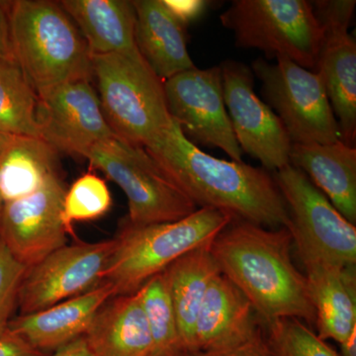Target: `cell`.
I'll list each match as a JSON object with an SVG mask.
<instances>
[{"instance_id": "6da1fadb", "label": "cell", "mask_w": 356, "mask_h": 356, "mask_svg": "<svg viewBox=\"0 0 356 356\" xmlns=\"http://www.w3.org/2000/svg\"><path fill=\"white\" fill-rule=\"evenodd\" d=\"M145 149L198 208L264 228H289L286 203L264 168L210 156L192 144L175 120Z\"/></svg>"}, {"instance_id": "7a4b0ae2", "label": "cell", "mask_w": 356, "mask_h": 356, "mask_svg": "<svg viewBox=\"0 0 356 356\" xmlns=\"http://www.w3.org/2000/svg\"><path fill=\"white\" fill-rule=\"evenodd\" d=\"M289 229H268L235 220L210 243L220 273L252 304L261 325L278 318L316 325L305 274L292 259Z\"/></svg>"}, {"instance_id": "3957f363", "label": "cell", "mask_w": 356, "mask_h": 356, "mask_svg": "<svg viewBox=\"0 0 356 356\" xmlns=\"http://www.w3.org/2000/svg\"><path fill=\"white\" fill-rule=\"evenodd\" d=\"M7 13L14 60L37 93L90 81V51L60 2L18 0L9 4Z\"/></svg>"}, {"instance_id": "277c9868", "label": "cell", "mask_w": 356, "mask_h": 356, "mask_svg": "<svg viewBox=\"0 0 356 356\" xmlns=\"http://www.w3.org/2000/svg\"><path fill=\"white\" fill-rule=\"evenodd\" d=\"M234 218L212 208H199L175 222L137 226L124 220L102 276L114 296L134 294L180 257L210 245Z\"/></svg>"}, {"instance_id": "5b68a950", "label": "cell", "mask_w": 356, "mask_h": 356, "mask_svg": "<svg viewBox=\"0 0 356 356\" xmlns=\"http://www.w3.org/2000/svg\"><path fill=\"white\" fill-rule=\"evenodd\" d=\"M100 104L117 137L146 147L172 123L159 79L142 56H91Z\"/></svg>"}, {"instance_id": "8992f818", "label": "cell", "mask_w": 356, "mask_h": 356, "mask_svg": "<svg viewBox=\"0 0 356 356\" xmlns=\"http://www.w3.org/2000/svg\"><path fill=\"white\" fill-rule=\"evenodd\" d=\"M236 46L257 49L268 58L283 56L316 72L322 26L307 0H235L220 16Z\"/></svg>"}, {"instance_id": "52a82bcc", "label": "cell", "mask_w": 356, "mask_h": 356, "mask_svg": "<svg viewBox=\"0 0 356 356\" xmlns=\"http://www.w3.org/2000/svg\"><path fill=\"white\" fill-rule=\"evenodd\" d=\"M86 159L125 193L132 225L175 222L199 209L142 147L116 135L93 147Z\"/></svg>"}, {"instance_id": "ba28073f", "label": "cell", "mask_w": 356, "mask_h": 356, "mask_svg": "<svg viewBox=\"0 0 356 356\" xmlns=\"http://www.w3.org/2000/svg\"><path fill=\"white\" fill-rule=\"evenodd\" d=\"M275 60L271 64L257 58L250 69L261 81V95L282 122L292 144L341 140V129L321 74L283 56Z\"/></svg>"}, {"instance_id": "9c48e42d", "label": "cell", "mask_w": 356, "mask_h": 356, "mask_svg": "<svg viewBox=\"0 0 356 356\" xmlns=\"http://www.w3.org/2000/svg\"><path fill=\"white\" fill-rule=\"evenodd\" d=\"M289 212L293 240L305 243L327 261L356 264V228L308 177L292 165L273 175Z\"/></svg>"}, {"instance_id": "30bf717a", "label": "cell", "mask_w": 356, "mask_h": 356, "mask_svg": "<svg viewBox=\"0 0 356 356\" xmlns=\"http://www.w3.org/2000/svg\"><path fill=\"white\" fill-rule=\"evenodd\" d=\"M165 93L170 117L192 144L218 147L232 161H243L225 104L220 65L175 74L165 81Z\"/></svg>"}, {"instance_id": "8fae6325", "label": "cell", "mask_w": 356, "mask_h": 356, "mask_svg": "<svg viewBox=\"0 0 356 356\" xmlns=\"http://www.w3.org/2000/svg\"><path fill=\"white\" fill-rule=\"evenodd\" d=\"M114 248V238L67 243L26 268L18 290L19 315L36 313L97 287Z\"/></svg>"}, {"instance_id": "7c38bea8", "label": "cell", "mask_w": 356, "mask_h": 356, "mask_svg": "<svg viewBox=\"0 0 356 356\" xmlns=\"http://www.w3.org/2000/svg\"><path fill=\"white\" fill-rule=\"evenodd\" d=\"M220 67L225 104L243 153L273 172L290 165L291 140L277 115L255 95L252 69L234 60H224Z\"/></svg>"}, {"instance_id": "4fadbf2b", "label": "cell", "mask_w": 356, "mask_h": 356, "mask_svg": "<svg viewBox=\"0 0 356 356\" xmlns=\"http://www.w3.org/2000/svg\"><path fill=\"white\" fill-rule=\"evenodd\" d=\"M355 0L312 2L324 31L317 70L324 81L344 144L355 147L356 138V44L348 33Z\"/></svg>"}, {"instance_id": "5bb4252c", "label": "cell", "mask_w": 356, "mask_h": 356, "mask_svg": "<svg viewBox=\"0 0 356 356\" xmlns=\"http://www.w3.org/2000/svg\"><path fill=\"white\" fill-rule=\"evenodd\" d=\"M67 189L58 173L34 193L2 205L0 241L26 268L67 245L69 234L63 222Z\"/></svg>"}, {"instance_id": "9a60e30c", "label": "cell", "mask_w": 356, "mask_h": 356, "mask_svg": "<svg viewBox=\"0 0 356 356\" xmlns=\"http://www.w3.org/2000/svg\"><path fill=\"white\" fill-rule=\"evenodd\" d=\"M37 95L40 138L58 153L86 158L93 147L115 135L90 81H70Z\"/></svg>"}, {"instance_id": "2e32d148", "label": "cell", "mask_w": 356, "mask_h": 356, "mask_svg": "<svg viewBox=\"0 0 356 356\" xmlns=\"http://www.w3.org/2000/svg\"><path fill=\"white\" fill-rule=\"evenodd\" d=\"M293 247L305 267L318 336L343 343L356 329L355 266L327 261L301 241L293 240Z\"/></svg>"}, {"instance_id": "e0dca14e", "label": "cell", "mask_w": 356, "mask_h": 356, "mask_svg": "<svg viewBox=\"0 0 356 356\" xmlns=\"http://www.w3.org/2000/svg\"><path fill=\"white\" fill-rule=\"evenodd\" d=\"M112 297V287L100 283L90 291L44 310L15 316L7 332L21 337L35 350L51 355L83 337L95 314Z\"/></svg>"}, {"instance_id": "ac0fdd59", "label": "cell", "mask_w": 356, "mask_h": 356, "mask_svg": "<svg viewBox=\"0 0 356 356\" xmlns=\"http://www.w3.org/2000/svg\"><path fill=\"white\" fill-rule=\"evenodd\" d=\"M262 332L252 304L222 274L213 280L196 322V351L224 350Z\"/></svg>"}, {"instance_id": "d6986e66", "label": "cell", "mask_w": 356, "mask_h": 356, "mask_svg": "<svg viewBox=\"0 0 356 356\" xmlns=\"http://www.w3.org/2000/svg\"><path fill=\"white\" fill-rule=\"evenodd\" d=\"M135 41L140 56L163 81L193 69L187 50L186 24L163 0H136Z\"/></svg>"}, {"instance_id": "ffe728a7", "label": "cell", "mask_w": 356, "mask_h": 356, "mask_svg": "<svg viewBox=\"0 0 356 356\" xmlns=\"http://www.w3.org/2000/svg\"><path fill=\"white\" fill-rule=\"evenodd\" d=\"M83 337L93 356H154L138 291L105 302Z\"/></svg>"}, {"instance_id": "44dd1931", "label": "cell", "mask_w": 356, "mask_h": 356, "mask_svg": "<svg viewBox=\"0 0 356 356\" xmlns=\"http://www.w3.org/2000/svg\"><path fill=\"white\" fill-rule=\"evenodd\" d=\"M290 165L302 170L351 224L356 222V149L332 144H292Z\"/></svg>"}, {"instance_id": "7402d4cb", "label": "cell", "mask_w": 356, "mask_h": 356, "mask_svg": "<svg viewBox=\"0 0 356 356\" xmlns=\"http://www.w3.org/2000/svg\"><path fill=\"white\" fill-rule=\"evenodd\" d=\"M91 56H140L135 41L136 10L129 0H63Z\"/></svg>"}, {"instance_id": "603a6c76", "label": "cell", "mask_w": 356, "mask_h": 356, "mask_svg": "<svg viewBox=\"0 0 356 356\" xmlns=\"http://www.w3.org/2000/svg\"><path fill=\"white\" fill-rule=\"evenodd\" d=\"M210 245L195 248L172 262L163 271L173 309L184 355L196 353V322L213 280L221 274Z\"/></svg>"}, {"instance_id": "cb8c5ba5", "label": "cell", "mask_w": 356, "mask_h": 356, "mask_svg": "<svg viewBox=\"0 0 356 356\" xmlns=\"http://www.w3.org/2000/svg\"><path fill=\"white\" fill-rule=\"evenodd\" d=\"M58 152L41 138L13 136L0 154V205L38 191L58 175Z\"/></svg>"}, {"instance_id": "d4e9b609", "label": "cell", "mask_w": 356, "mask_h": 356, "mask_svg": "<svg viewBox=\"0 0 356 356\" xmlns=\"http://www.w3.org/2000/svg\"><path fill=\"white\" fill-rule=\"evenodd\" d=\"M38 95L13 58H0V131L40 138Z\"/></svg>"}, {"instance_id": "484cf974", "label": "cell", "mask_w": 356, "mask_h": 356, "mask_svg": "<svg viewBox=\"0 0 356 356\" xmlns=\"http://www.w3.org/2000/svg\"><path fill=\"white\" fill-rule=\"evenodd\" d=\"M153 339L154 356H184L177 316L163 273L138 290Z\"/></svg>"}, {"instance_id": "4316f807", "label": "cell", "mask_w": 356, "mask_h": 356, "mask_svg": "<svg viewBox=\"0 0 356 356\" xmlns=\"http://www.w3.org/2000/svg\"><path fill=\"white\" fill-rule=\"evenodd\" d=\"M111 206L112 196L105 180L95 173H84L65 194L63 222L67 234L74 235V222L99 219Z\"/></svg>"}, {"instance_id": "83f0119b", "label": "cell", "mask_w": 356, "mask_h": 356, "mask_svg": "<svg viewBox=\"0 0 356 356\" xmlns=\"http://www.w3.org/2000/svg\"><path fill=\"white\" fill-rule=\"evenodd\" d=\"M261 327L275 356H341L298 318H278Z\"/></svg>"}, {"instance_id": "f1b7e54d", "label": "cell", "mask_w": 356, "mask_h": 356, "mask_svg": "<svg viewBox=\"0 0 356 356\" xmlns=\"http://www.w3.org/2000/svg\"><path fill=\"white\" fill-rule=\"evenodd\" d=\"M26 267L14 259L0 241V337L3 336L17 310L18 290Z\"/></svg>"}, {"instance_id": "f546056e", "label": "cell", "mask_w": 356, "mask_h": 356, "mask_svg": "<svg viewBox=\"0 0 356 356\" xmlns=\"http://www.w3.org/2000/svg\"><path fill=\"white\" fill-rule=\"evenodd\" d=\"M184 356H275L267 343L264 331L261 334L252 337L250 341H245L233 348H224V350L196 351Z\"/></svg>"}, {"instance_id": "4dcf8cb0", "label": "cell", "mask_w": 356, "mask_h": 356, "mask_svg": "<svg viewBox=\"0 0 356 356\" xmlns=\"http://www.w3.org/2000/svg\"><path fill=\"white\" fill-rule=\"evenodd\" d=\"M35 350L21 337L6 332L0 337V356H49Z\"/></svg>"}, {"instance_id": "1f68e13d", "label": "cell", "mask_w": 356, "mask_h": 356, "mask_svg": "<svg viewBox=\"0 0 356 356\" xmlns=\"http://www.w3.org/2000/svg\"><path fill=\"white\" fill-rule=\"evenodd\" d=\"M165 6L170 11L179 18L185 24L189 22L198 13L202 4L199 1H172V0H163Z\"/></svg>"}, {"instance_id": "d6a6232c", "label": "cell", "mask_w": 356, "mask_h": 356, "mask_svg": "<svg viewBox=\"0 0 356 356\" xmlns=\"http://www.w3.org/2000/svg\"><path fill=\"white\" fill-rule=\"evenodd\" d=\"M0 58L14 60L9 34L8 13L6 6L2 3H0Z\"/></svg>"}, {"instance_id": "836d02e7", "label": "cell", "mask_w": 356, "mask_h": 356, "mask_svg": "<svg viewBox=\"0 0 356 356\" xmlns=\"http://www.w3.org/2000/svg\"><path fill=\"white\" fill-rule=\"evenodd\" d=\"M49 356H93L88 348L86 339L83 337H79L64 348H60L55 353H51Z\"/></svg>"}, {"instance_id": "e575fe53", "label": "cell", "mask_w": 356, "mask_h": 356, "mask_svg": "<svg viewBox=\"0 0 356 356\" xmlns=\"http://www.w3.org/2000/svg\"><path fill=\"white\" fill-rule=\"evenodd\" d=\"M341 356H356V329L341 343Z\"/></svg>"}, {"instance_id": "d590c367", "label": "cell", "mask_w": 356, "mask_h": 356, "mask_svg": "<svg viewBox=\"0 0 356 356\" xmlns=\"http://www.w3.org/2000/svg\"><path fill=\"white\" fill-rule=\"evenodd\" d=\"M13 138V135H8V134L0 131V154H2V152L4 151V149H6Z\"/></svg>"}, {"instance_id": "8d00e7d4", "label": "cell", "mask_w": 356, "mask_h": 356, "mask_svg": "<svg viewBox=\"0 0 356 356\" xmlns=\"http://www.w3.org/2000/svg\"><path fill=\"white\" fill-rule=\"evenodd\" d=\"M0 210H1V205H0Z\"/></svg>"}]
</instances>
